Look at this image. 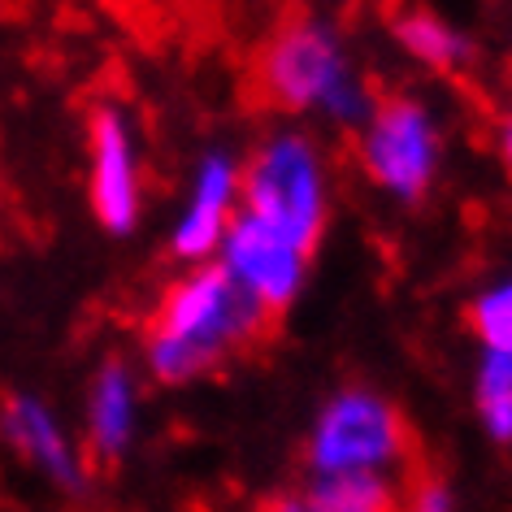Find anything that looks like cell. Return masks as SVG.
Masks as SVG:
<instances>
[{"instance_id": "6da1fadb", "label": "cell", "mask_w": 512, "mask_h": 512, "mask_svg": "<svg viewBox=\"0 0 512 512\" xmlns=\"http://www.w3.org/2000/svg\"><path fill=\"white\" fill-rule=\"evenodd\" d=\"M270 322V309L239 287L222 261H196V270L165 291L144 339V365L165 387L196 382L243 352Z\"/></svg>"}, {"instance_id": "7a4b0ae2", "label": "cell", "mask_w": 512, "mask_h": 512, "mask_svg": "<svg viewBox=\"0 0 512 512\" xmlns=\"http://www.w3.org/2000/svg\"><path fill=\"white\" fill-rule=\"evenodd\" d=\"M261 83L270 100L287 113L317 109L330 122L361 126L369 109L378 105L374 92L352 70V57L343 48L339 31L322 18H296L265 44Z\"/></svg>"}, {"instance_id": "3957f363", "label": "cell", "mask_w": 512, "mask_h": 512, "mask_svg": "<svg viewBox=\"0 0 512 512\" xmlns=\"http://www.w3.org/2000/svg\"><path fill=\"white\" fill-rule=\"evenodd\" d=\"M239 209L313 248L326 226V165L313 139H265L256 157L239 170Z\"/></svg>"}, {"instance_id": "277c9868", "label": "cell", "mask_w": 512, "mask_h": 512, "mask_svg": "<svg viewBox=\"0 0 512 512\" xmlns=\"http://www.w3.org/2000/svg\"><path fill=\"white\" fill-rule=\"evenodd\" d=\"M443 135L434 113L413 96L378 100L361 122V165L369 183L400 204H417L439 178Z\"/></svg>"}, {"instance_id": "5b68a950", "label": "cell", "mask_w": 512, "mask_h": 512, "mask_svg": "<svg viewBox=\"0 0 512 512\" xmlns=\"http://www.w3.org/2000/svg\"><path fill=\"white\" fill-rule=\"evenodd\" d=\"M404 421L374 391H339L309 434V469H391L404 456Z\"/></svg>"}, {"instance_id": "8992f818", "label": "cell", "mask_w": 512, "mask_h": 512, "mask_svg": "<svg viewBox=\"0 0 512 512\" xmlns=\"http://www.w3.org/2000/svg\"><path fill=\"white\" fill-rule=\"evenodd\" d=\"M309 252L313 248H304L287 230H278V226L239 209L235 222H230L222 235L217 261L226 265L239 287H248L265 309L278 313L300 296L304 274H309Z\"/></svg>"}, {"instance_id": "52a82bcc", "label": "cell", "mask_w": 512, "mask_h": 512, "mask_svg": "<svg viewBox=\"0 0 512 512\" xmlns=\"http://www.w3.org/2000/svg\"><path fill=\"white\" fill-rule=\"evenodd\" d=\"M87 196L92 213L109 235H131L144 204L139 183V152L118 109H96L87 126Z\"/></svg>"}, {"instance_id": "ba28073f", "label": "cell", "mask_w": 512, "mask_h": 512, "mask_svg": "<svg viewBox=\"0 0 512 512\" xmlns=\"http://www.w3.org/2000/svg\"><path fill=\"white\" fill-rule=\"evenodd\" d=\"M235 209H239V165L226 152H209L196 165L183 217L174 222V235H170L174 256H183L191 265L213 261L217 248H222L226 226L235 222Z\"/></svg>"}, {"instance_id": "9c48e42d", "label": "cell", "mask_w": 512, "mask_h": 512, "mask_svg": "<svg viewBox=\"0 0 512 512\" xmlns=\"http://www.w3.org/2000/svg\"><path fill=\"white\" fill-rule=\"evenodd\" d=\"M0 434L31 469H40L61 491H83L87 486L79 447L70 443V434L61 430V421L53 417L48 404L31 400V395H14L5 404V413H0Z\"/></svg>"}, {"instance_id": "30bf717a", "label": "cell", "mask_w": 512, "mask_h": 512, "mask_svg": "<svg viewBox=\"0 0 512 512\" xmlns=\"http://www.w3.org/2000/svg\"><path fill=\"white\" fill-rule=\"evenodd\" d=\"M83 426H87V447L100 460H118L135 443L139 391H135V374L122 361H105L96 369L83 408Z\"/></svg>"}, {"instance_id": "8fae6325", "label": "cell", "mask_w": 512, "mask_h": 512, "mask_svg": "<svg viewBox=\"0 0 512 512\" xmlns=\"http://www.w3.org/2000/svg\"><path fill=\"white\" fill-rule=\"evenodd\" d=\"M395 504V482L387 469H335L313 473L304 508L313 512H378Z\"/></svg>"}, {"instance_id": "7c38bea8", "label": "cell", "mask_w": 512, "mask_h": 512, "mask_svg": "<svg viewBox=\"0 0 512 512\" xmlns=\"http://www.w3.org/2000/svg\"><path fill=\"white\" fill-rule=\"evenodd\" d=\"M395 40L413 61L430 70H460L473 53V44L460 35L452 22H443L439 14H426V9H413L395 22Z\"/></svg>"}, {"instance_id": "4fadbf2b", "label": "cell", "mask_w": 512, "mask_h": 512, "mask_svg": "<svg viewBox=\"0 0 512 512\" xmlns=\"http://www.w3.org/2000/svg\"><path fill=\"white\" fill-rule=\"evenodd\" d=\"M473 400H478L482 430L495 443H512V352H486L473 378Z\"/></svg>"}, {"instance_id": "5bb4252c", "label": "cell", "mask_w": 512, "mask_h": 512, "mask_svg": "<svg viewBox=\"0 0 512 512\" xmlns=\"http://www.w3.org/2000/svg\"><path fill=\"white\" fill-rule=\"evenodd\" d=\"M473 335L486 352H512V278H499L473 300Z\"/></svg>"}, {"instance_id": "9a60e30c", "label": "cell", "mask_w": 512, "mask_h": 512, "mask_svg": "<svg viewBox=\"0 0 512 512\" xmlns=\"http://www.w3.org/2000/svg\"><path fill=\"white\" fill-rule=\"evenodd\" d=\"M499 152H504V165L512 170V105L504 113V122H499Z\"/></svg>"}, {"instance_id": "2e32d148", "label": "cell", "mask_w": 512, "mask_h": 512, "mask_svg": "<svg viewBox=\"0 0 512 512\" xmlns=\"http://www.w3.org/2000/svg\"><path fill=\"white\" fill-rule=\"evenodd\" d=\"M447 504H452V495H447L443 486H430L426 499H417V508H447Z\"/></svg>"}]
</instances>
